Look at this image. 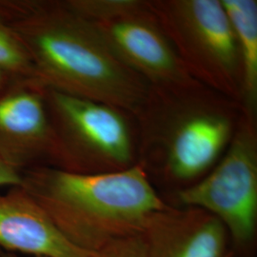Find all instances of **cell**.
Returning <instances> with one entry per match:
<instances>
[{"instance_id": "cell-12", "label": "cell", "mask_w": 257, "mask_h": 257, "mask_svg": "<svg viewBox=\"0 0 257 257\" xmlns=\"http://www.w3.org/2000/svg\"><path fill=\"white\" fill-rule=\"evenodd\" d=\"M0 72L12 82L39 84L35 68L20 39L0 16ZM42 86V85H41Z\"/></svg>"}, {"instance_id": "cell-4", "label": "cell", "mask_w": 257, "mask_h": 257, "mask_svg": "<svg viewBox=\"0 0 257 257\" xmlns=\"http://www.w3.org/2000/svg\"><path fill=\"white\" fill-rule=\"evenodd\" d=\"M55 136L50 167L84 175L125 171L138 164L134 117L113 106L45 88Z\"/></svg>"}, {"instance_id": "cell-13", "label": "cell", "mask_w": 257, "mask_h": 257, "mask_svg": "<svg viewBox=\"0 0 257 257\" xmlns=\"http://www.w3.org/2000/svg\"><path fill=\"white\" fill-rule=\"evenodd\" d=\"M66 2L83 18L98 23L138 9L144 0H66Z\"/></svg>"}, {"instance_id": "cell-5", "label": "cell", "mask_w": 257, "mask_h": 257, "mask_svg": "<svg viewBox=\"0 0 257 257\" xmlns=\"http://www.w3.org/2000/svg\"><path fill=\"white\" fill-rule=\"evenodd\" d=\"M256 120L242 112L225 154L200 181L166 204L198 208L218 218L230 235L232 257H257Z\"/></svg>"}, {"instance_id": "cell-11", "label": "cell", "mask_w": 257, "mask_h": 257, "mask_svg": "<svg viewBox=\"0 0 257 257\" xmlns=\"http://www.w3.org/2000/svg\"><path fill=\"white\" fill-rule=\"evenodd\" d=\"M235 36L242 75L240 105L243 112L256 119L257 1L221 0Z\"/></svg>"}, {"instance_id": "cell-2", "label": "cell", "mask_w": 257, "mask_h": 257, "mask_svg": "<svg viewBox=\"0 0 257 257\" xmlns=\"http://www.w3.org/2000/svg\"><path fill=\"white\" fill-rule=\"evenodd\" d=\"M242 112L237 102L196 80L150 89L134 117L138 162L165 203L218 163Z\"/></svg>"}, {"instance_id": "cell-8", "label": "cell", "mask_w": 257, "mask_h": 257, "mask_svg": "<svg viewBox=\"0 0 257 257\" xmlns=\"http://www.w3.org/2000/svg\"><path fill=\"white\" fill-rule=\"evenodd\" d=\"M54 154L45 88L36 83H10L0 92V159L22 173L50 167Z\"/></svg>"}, {"instance_id": "cell-9", "label": "cell", "mask_w": 257, "mask_h": 257, "mask_svg": "<svg viewBox=\"0 0 257 257\" xmlns=\"http://www.w3.org/2000/svg\"><path fill=\"white\" fill-rule=\"evenodd\" d=\"M140 236L146 257H232L225 226L198 208L168 206L156 211Z\"/></svg>"}, {"instance_id": "cell-16", "label": "cell", "mask_w": 257, "mask_h": 257, "mask_svg": "<svg viewBox=\"0 0 257 257\" xmlns=\"http://www.w3.org/2000/svg\"><path fill=\"white\" fill-rule=\"evenodd\" d=\"M11 82L12 81L9 77L6 74L0 72V92H2Z\"/></svg>"}, {"instance_id": "cell-10", "label": "cell", "mask_w": 257, "mask_h": 257, "mask_svg": "<svg viewBox=\"0 0 257 257\" xmlns=\"http://www.w3.org/2000/svg\"><path fill=\"white\" fill-rule=\"evenodd\" d=\"M0 249L35 257H89L75 248L21 187L0 193Z\"/></svg>"}, {"instance_id": "cell-17", "label": "cell", "mask_w": 257, "mask_h": 257, "mask_svg": "<svg viewBox=\"0 0 257 257\" xmlns=\"http://www.w3.org/2000/svg\"><path fill=\"white\" fill-rule=\"evenodd\" d=\"M0 257H17L13 252H8L5 250L0 249ZM37 257H43V256H37Z\"/></svg>"}, {"instance_id": "cell-1", "label": "cell", "mask_w": 257, "mask_h": 257, "mask_svg": "<svg viewBox=\"0 0 257 257\" xmlns=\"http://www.w3.org/2000/svg\"><path fill=\"white\" fill-rule=\"evenodd\" d=\"M44 88L101 102L135 117L150 85L124 64L89 19L66 0H0Z\"/></svg>"}, {"instance_id": "cell-7", "label": "cell", "mask_w": 257, "mask_h": 257, "mask_svg": "<svg viewBox=\"0 0 257 257\" xmlns=\"http://www.w3.org/2000/svg\"><path fill=\"white\" fill-rule=\"evenodd\" d=\"M92 23L120 60L151 88L195 80L188 73L148 0L138 9L119 18Z\"/></svg>"}, {"instance_id": "cell-15", "label": "cell", "mask_w": 257, "mask_h": 257, "mask_svg": "<svg viewBox=\"0 0 257 257\" xmlns=\"http://www.w3.org/2000/svg\"><path fill=\"white\" fill-rule=\"evenodd\" d=\"M22 183L21 173L6 165L0 159V187H17Z\"/></svg>"}, {"instance_id": "cell-14", "label": "cell", "mask_w": 257, "mask_h": 257, "mask_svg": "<svg viewBox=\"0 0 257 257\" xmlns=\"http://www.w3.org/2000/svg\"><path fill=\"white\" fill-rule=\"evenodd\" d=\"M89 257H146L142 238L139 235L121 239L92 252Z\"/></svg>"}, {"instance_id": "cell-3", "label": "cell", "mask_w": 257, "mask_h": 257, "mask_svg": "<svg viewBox=\"0 0 257 257\" xmlns=\"http://www.w3.org/2000/svg\"><path fill=\"white\" fill-rule=\"evenodd\" d=\"M21 187L75 248L95 252L139 235L166 204L138 163L125 171L84 175L41 166L21 173Z\"/></svg>"}, {"instance_id": "cell-6", "label": "cell", "mask_w": 257, "mask_h": 257, "mask_svg": "<svg viewBox=\"0 0 257 257\" xmlns=\"http://www.w3.org/2000/svg\"><path fill=\"white\" fill-rule=\"evenodd\" d=\"M148 4L193 79L240 105L238 48L221 0H148Z\"/></svg>"}]
</instances>
